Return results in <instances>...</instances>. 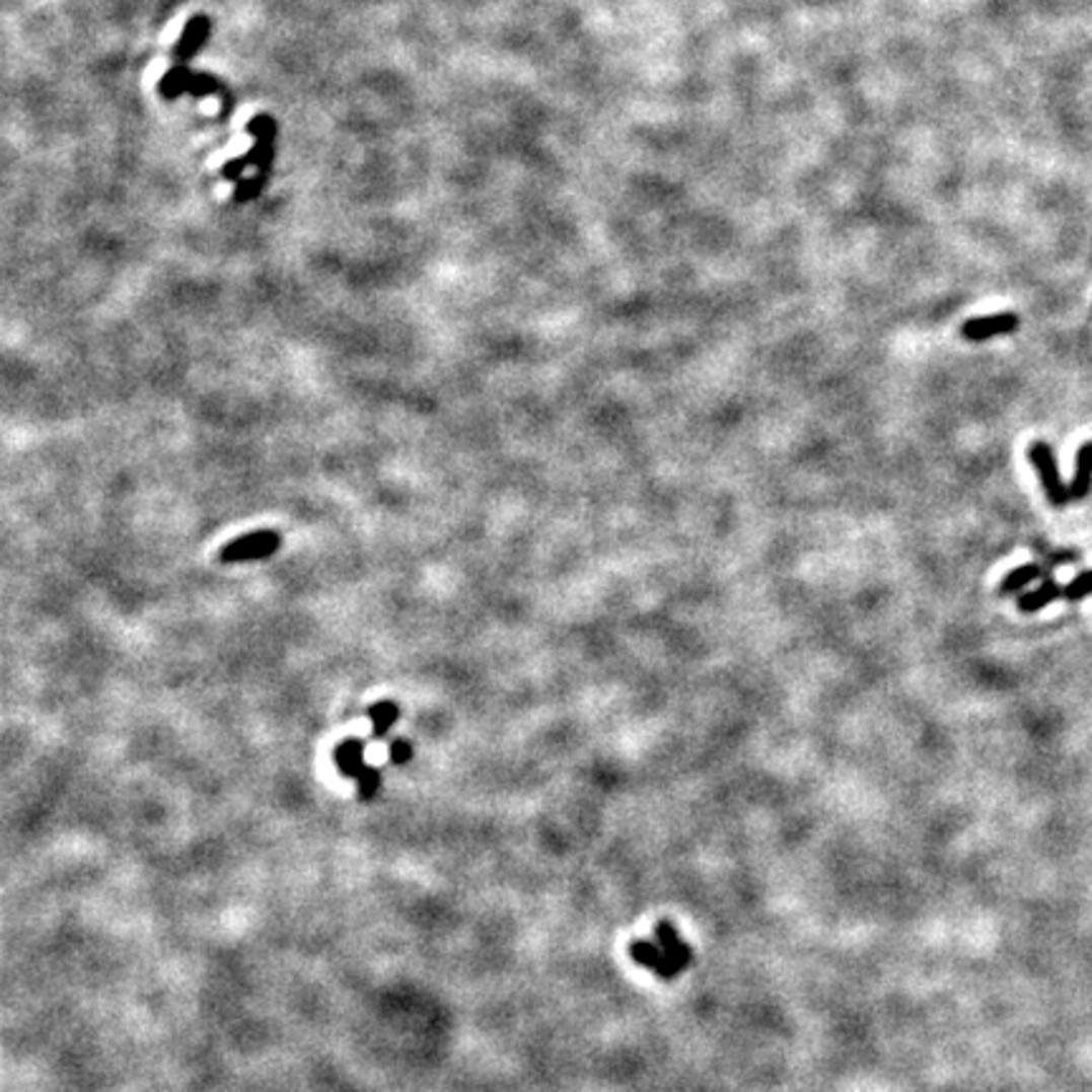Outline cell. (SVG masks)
Listing matches in <instances>:
<instances>
[{"mask_svg": "<svg viewBox=\"0 0 1092 1092\" xmlns=\"http://www.w3.org/2000/svg\"><path fill=\"white\" fill-rule=\"evenodd\" d=\"M1027 455H1029V460H1032L1034 468H1037L1044 496H1047L1049 504H1052L1054 509H1065V506H1068L1073 499H1070V486L1063 484V476H1060L1058 458H1054L1052 445H1047L1044 440H1034V443H1029Z\"/></svg>", "mask_w": 1092, "mask_h": 1092, "instance_id": "obj_2", "label": "cell"}, {"mask_svg": "<svg viewBox=\"0 0 1092 1092\" xmlns=\"http://www.w3.org/2000/svg\"><path fill=\"white\" fill-rule=\"evenodd\" d=\"M1088 594H1092V569L1090 572H1083L1078 574V577L1073 579V582L1065 587V599H1070V602H1078V599H1085Z\"/></svg>", "mask_w": 1092, "mask_h": 1092, "instance_id": "obj_11", "label": "cell"}, {"mask_svg": "<svg viewBox=\"0 0 1092 1092\" xmlns=\"http://www.w3.org/2000/svg\"><path fill=\"white\" fill-rule=\"evenodd\" d=\"M335 761L345 777L357 779L364 769V741L360 738H347V741L337 743L335 748Z\"/></svg>", "mask_w": 1092, "mask_h": 1092, "instance_id": "obj_5", "label": "cell"}, {"mask_svg": "<svg viewBox=\"0 0 1092 1092\" xmlns=\"http://www.w3.org/2000/svg\"><path fill=\"white\" fill-rule=\"evenodd\" d=\"M399 719V706L394 701H379L369 709V721H372V736L384 738L389 728L394 726V721Z\"/></svg>", "mask_w": 1092, "mask_h": 1092, "instance_id": "obj_8", "label": "cell"}, {"mask_svg": "<svg viewBox=\"0 0 1092 1092\" xmlns=\"http://www.w3.org/2000/svg\"><path fill=\"white\" fill-rule=\"evenodd\" d=\"M379 782H382V774H379V769L372 767V763H364L360 777H357V789H360L362 802H369V799H372L374 794H377Z\"/></svg>", "mask_w": 1092, "mask_h": 1092, "instance_id": "obj_10", "label": "cell"}, {"mask_svg": "<svg viewBox=\"0 0 1092 1092\" xmlns=\"http://www.w3.org/2000/svg\"><path fill=\"white\" fill-rule=\"evenodd\" d=\"M410 758H413V743L405 741V738H397V741L389 743V761L392 763H408Z\"/></svg>", "mask_w": 1092, "mask_h": 1092, "instance_id": "obj_12", "label": "cell"}, {"mask_svg": "<svg viewBox=\"0 0 1092 1092\" xmlns=\"http://www.w3.org/2000/svg\"><path fill=\"white\" fill-rule=\"evenodd\" d=\"M655 938H658V943L635 941L633 946H630V958H633L635 963H640V966L650 968L658 978L670 981V978L678 976V973L694 961V948L678 936L675 926L668 921L658 923Z\"/></svg>", "mask_w": 1092, "mask_h": 1092, "instance_id": "obj_1", "label": "cell"}, {"mask_svg": "<svg viewBox=\"0 0 1092 1092\" xmlns=\"http://www.w3.org/2000/svg\"><path fill=\"white\" fill-rule=\"evenodd\" d=\"M1019 330V316L1017 314H992V316H976V319H968L961 324V337L968 342H987L992 337L1012 335Z\"/></svg>", "mask_w": 1092, "mask_h": 1092, "instance_id": "obj_4", "label": "cell"}, {"mask_svg": "<svg viewBox=\"0 0 1092 1092\" xmlns=\"http://www.w3.org/2000/svg\"><path fill=\"white\" fill-rule=\"evenodd\" d=\"M1092 491V443H1085L1078 450V465H1075L1073 486H1070V499L1083 501Z\"/></svg>", "mask_w": 1092, "mask_h": 1092, "instance_id": "obj_6", "label": "cell"}, {"mask_svg": "<svg viewBox=\"0 0 1092 1092\" xmlns=\"http://www.w3.org/2000/svg\"><path fill=\"white\" fill-rule=\"evenodd\" d=\"M1060 594H1065V587H1060V584L1054 582V579H1047V582H1044L1042 587H1037V589H1032V592L1022 594L1017 604H1019V609H1022L1024 614L1039 612V609L1047 607L1049 602H1054V599H1058Z\"/></svg>", "mask_w": 1092, "mask_h": 1092, "instance_id": "obj_7", "label": "cell"}, {"mask_svg": "<svg viewBox=\"0 0 1092 1092\" xmlns=\"http://www.w3.org/2000/svg\"><path fill=\"white\" fill-rule=\"evenodd\" d=\"M1039 574H1042V567H1039V564H1022V567L1014 569V572H1009L1007 577L1002 579L999 594H1004V597H1007V594L1019 592L1022 587L1032 584L1034 579H1039Z\"/></svg>", "mask_w": 1092, "mask_h": 1092, "instance_id": "obj_9", "label": "cell"}, {"mask_svg": "<svg viewBox=\"0 0 1092 1092\" xmlns=\"http://www.w3.org/2000/svg\"><path fill=\"white\" fill-rule=\"evenodd\" d=\"M281 536L276 531H250V534L238 536V539L228 541L220 552V562L225 564H240V562H259V559H269L279 552Z\"/></svg>", "mask_w": 1092, "mask_h": 1092, "instance_id": "obj_3", "label": "cell"}]
</instances>
